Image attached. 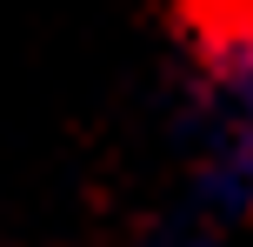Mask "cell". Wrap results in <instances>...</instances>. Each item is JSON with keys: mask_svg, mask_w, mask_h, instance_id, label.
Returning a JSON list of instances; mask_svg holds the SVG:
<instances>
[{"mask_svg": "<svg viewBox=\"0 0 253 247\" xmlns=\"http://www.w3.org/2000/svg\"><path fill=\"white\" fill-rule=\"evenodd\" d=\"M213 187L227 200H253V34L220 40V167Z\"/></svg>", "mask_w": 253, "mask_h": 247, "instance_id": "cell-1", "label": "cell"}]
</instances>
